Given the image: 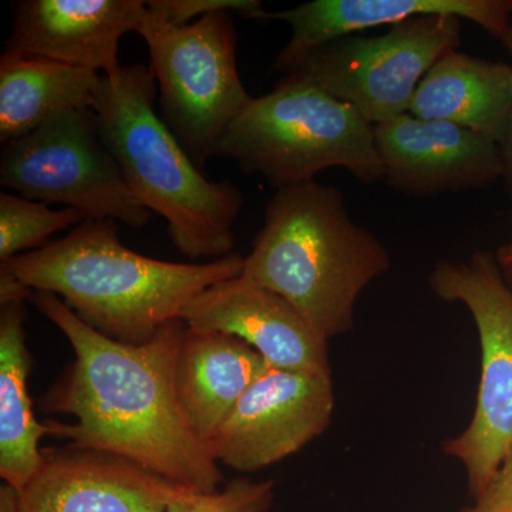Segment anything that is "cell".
Wrapping results in <instances>:
<instances>
[{"label":"cell","instance_id":"cb8c5ba5","mask_svg":"<svg viewBox=\"0 0 512 512\" xmlns=\"http://www.w3.org/2000/svg\"><path fill=\"white\" fill-rule=\"evenodd\" d=\"M33 293L35 291L20 281L18 276L0 266V306L25 303L29 298L32 299Z\"/></svg>","mask_w":512,"mask_h":512},{"label":"cell","instance_id":"603a6c76","mask_svg":"<svg viewBox=\"0 0 512 512\" xmlns=\"http://www.w3.org/2000/svg\"><path fill=\"white\" fill-rule=\"evenodd\" d=\"M461 512H512V453L485 485L474 503Z\"/></svg>","mask_w":512,"mask_h":512},{"label":"cell","instance_id":"ba28073f","mask_svg":"<svg viewBox=\"0 0 512 512\" xmlns=\"http://www.w3.org/2000/svg\"><path fill=\"white\" fill-rule=\"evenodd\" d=\"M0 184L29 200L74 208L87 220L143 228L153 215L128 188L93 109L60 111L6 143Z\"/></svg>","mask_w":512,"mask_h":512},{"label":"cell","instance_id":"e0dca14e","mask_svg":"<svg viewBox=\"0 0 512 512\" xmlns=\"http://www.w3.org/2000/svg\"><path fill=\"white\" fill-rule=\"evenodd\" d=\"M511 106V64L454 50L441 57L423 77L409 114L468 128L501 146Z\"/></svg>","mask_w":512,"mask_h":512},{"label":"cell","instance_id":"30bf717a","mask_svg":"<svg viewBox=\"0 0 512 512\" xmlns=\"http://www.w3.org/2000/svg\"><path fill=\"white\" fill-rule=\"evenodd\" d=\"M333 407L330 373L269 369L241 397L208 446L218 464L254 473L325 433Z\"/></svg>","mask_w":512,"mask_h":512},{"label":"cell","instance_id":"6da1fadb","mask_svg":"<svg viewBox=\"0 0 512 512\" xmlns=\"http://www.w3.org/2000/svg\"><path fill=\"white\" fill-rule=\"evenodd\" d=\"M37 311L69 340L72 365L42 400L50 436L70 446L126 458L198 493L222 483L220 464L185 416L174 382V363L185 328L167 323L146 345H124L87 326L55 293L35 292Z\"/></svg>","mask_w":512,"mask_h":512},{"label":"cell","instance_id":"83f0119b","mask_svg":"<svg viewBox=\"0 0 512 512\" xmlns=\"http://www.w3.org/2000/svg\"><path fill=\"white\" fill-rule=\"evenodd\" d=\"M501 268H504L505 271H507V278L510 279V282L512 284V265L501 266Z\"/></svg>","mask_w":512,"mask_h":512},{"label":"cell","instance_id":"4fadbf2b","mask_svg":"<svg viewBox=\"0 0 512 512\" xmlns=\"http://www.w3.org/2000/svg\"><path fill=\"white\" fill-rule=\"evenodd\" d=\"M5 52L114 76L121 69L120 40L140 32L141 0H22L15 5Z\"/></svg>","mask_w":512,"mask_h":512},{"label":"cell","instance_id":"3957f363","mask_svg":"<svg viewBox=\"0 0 512 512\" xmlns=\"http://www.w3.org/2000/svg\"><path fill=\"white\" fill-rule=\"evenodd\" d=\"M389 268L339 188L309 181L276 190L241 276L281 295L329 342L353 328L360 293Z\"/></svg>","mask_w":512,"mask_h":512},{"label":"cell","instance_id":"d6986e66","mask_svg":"<svg viewBox=\"0 0 512 512\" xmlns=\"http://www.w3.org/2000/svg\"><path fill=\"white\" fill-rule=\"evenodd\" d=\"M103 74L67 64L2 53L0 141L32 133L64 110L92 109Z\"/></svg>","mask_w":512,"mask_h":512},{"label":"cell","instance_id":"7402d4cb","mask_svg":"<svg viewBox=\"0 0 512 512\" xmlns=\"http://www.w3.org/2000/svg\"><path fill=\"white\" fill-rule=\"evenodd\" d=\"M147 10L151 18L171 26L188 25L217 12L255 20H268L269 13L258 0H151Z\"/></svg>","mask_w":512,"mask_h":512},{"label":"cell","instance_id":"52a82bcc","mask_svg":"<svg viewBox=\"0 0 512 512\" xmlns=\"http://www.w3.org/2000/svg\"><path fill=\"white\" fill-rule=\"evenodd\" d=\"M429 285L443 301L466 306L480 336L476 410L467 429L443 444L444 453L466 468L474 498L512 453V289L497 256L487 251L467 262L440 261Z\"/></svg>","mask_w":512,"mask_h":512},{"label":"cell","instance_id":"7a4b0ae2","mask_svg":"<svg viewBox=\"0 0 512 512\" xmlns=\"http://www.w3.org/2000/svg\"><path fill=\"white\" fill-rule=\"evenodd\" d=\"M244 256L181 264L137 254L113 220H86L66 237L2 262L35 292L55 293L82 322L124 345L150 342L205 289L238 278Z\"/></svg>","mask_w":512,"mask_h":512},{"label":"cell","instance_id":"ffe728a7","mask_svg":"<svg viewBox=\"0 0 512 512\" xmlns=\"http://www.w3.org/2000/svg\"><path fill=\"white\" fill-rule=\"evenodd\" d=\"M74 208L53 210L45 202L29 200L19 194L0 192V261L6 262L49 244L57 232L77 227L86 221Z\"/></svg>","mask_w":512,"mask_h":512},{"label":"cell","instance_id":"5bb4252c","mask_svg":"<svg viewBox=\"0 0 512 512\" xmlns=\"http://www.w3.org/2000/svg\"><path fill=\"white\" fill-rule=\"evenodd\" d=\"M181 319L247 342L271 369L330 373L328 340L278 293L247 279H228L192 299Z\"/></svg>","mask_w":512,"mask_h":512},{"label":"cell","instance_id":"277c9868","mask_svg":"<svg viewBox=\"0 0 512 512\" xmlns=\"http://www.w3.org/2000/svg\"><path fill=\"white\" fill-rule=\"evenodd\" d=\"M150 66H123L103 76L93 107L101 134L134 197L167 222L174 247L190 259L224 258L235 247L244 195L197 167L154 109Z\"/></svg>","mask_w":512,"mask_h":512},{"label":"cell","instance_id":"4316f807","mask_svg":"<svg viewBox=\"0 0 512 512\" xmlns=\"http://www.w3.org/2000/svg\"><path fill=\"white\" fill-rule=\"evenodd\" d=\"M497 259L501 266L512 265V241L498 249Z\"/></svg>","mask_w":512,"mask_h":512},{"label":"cell","instance_id":"7c38bea8","mask_svg":"<svg viewBox=\"0 0 512 512\" xmlns=\"http://www.w3.org/2000/svg\"><path fill=\"white\" fill-rule=\"evenodd\" d=\"M20 493L22 512H165L198 491L136 463L74 446L46 448Z\"/></svg>","mask_w":512,"mask_h":512},{"label":"cell","instance_id":"ac0fdd59","mask_svg":"<svg viewBox=\"0 0 512 512\" xmlns=\"http://www.w3.org/2000/svg\"><path fill=\"white\" fill-rule=\"evenodd\" d=\"M23 303L2 306L0 313V477L22 491L43 461L40 440L50 436L36 420L29 396L32 357L26 346Z\"/></svg>","mask_w":512,"mask_h":512},{"label":"cell","instance_id":"5b68a950","mask_svg":"<svg viewBox=\"0 0 512 512\" xmlns=\"http://www.w3.org/2000/svg\"><path fill=\"white\" fill-rule=\"evenodd\" d=\"M218 156L262 175L276 190L315 181L328 168H345L366 184L384 180L372 124L296 73L251 100L229 127Z\"/></svg>","mask_w":512,"mask_h":512},{"label":"cell","instance_id":"2e32d148","mask_svg":"<svg viewBox=\"0 0 512 512\" xmlns=\"http://www.w3.org/2000/svg\"><path fill=\"white\" fill-rule=\"evenodd\" d=\"M271 367L247 342L185 323L174 382L185 416L210 443L245 392Z\"/></svg>","mask_w":512,"mask_h":512},{"label":"cell","instance_id":"8fae6325","mask_svg":"<svg viewBox=\"0 0 512 512\" xmlns=\"http://www.w3.org/2000/svg\"><path fill=\"white\" fill-rule=\"evenodd\" d=\"M384 180L410 197L485 190L503 180L501 147L476 131L404 113L373 126Z\"/></svg>","mask_w":512,"mask_h":512},{"label":"cell","instance_id":"44dd1931","mask_svg":"<svg viewBox=\"0 0 512 512\" xmlns=\"http://www.w3.org/2000/svg\"><path fill=\"white\" fill-rule=\"evenodd\" d=\"M274 498V481L241 477L214 493H194L185 500L175 501L165 512H268Z\"/></svg>","mask_w":512,"mask_h":512},{"label":"cell","instance_id":"9c48e42d","mask_svg":"<svg viewBox=\"0 0 512 512\" xmlns=\"http://www.w3.org/2000/svg\"><path fill=\"white\" fill-rule=\"evenodd\" d=\"M460 43L457 16H417L390 26L384 35H350L323 43L286 74L311 80L376 126L409 113L423 77Z\"/></svg>","mask_w":512,"mask_h":512},{"label":"cell","instance_id":"9a60e30c","mask_svg":"<svg viewBox=\"0 0 512 512\" xmlns=\"http://www.w3.org/2000/svg\"><path fill=\"white\" fill-rule=\"evenodd\" d=\"M426 15H450L477 23L503 40L510 29L512 0H313L282 12L268 13V20H282L292 29L288 45L272 70L285 74L312 49L360 32L394 26Z\"/></svg>","mask_w":512,"mask_h":512},{"label":"cell","instance_id":"8992f818","mask_svg":"<svg viewBox=\"0 0 512 512\" xmlns=\"http://www.w3.org/2000/svg\"><path fill=\"white\" fill-rule=\"evenodd\" d=\"M138 35L150 52L161 119L204 171L218 156L229 127L254 99L239 76L232 13H211L171 26L157 22L147 10Z\"/></svg>","mask_w":512,"mask_h":512},{"label":"cell","instance_id":"d4e9b609","mask_svg":"<svg viewBox=\"0 0 512 512\" xmlns=\"http://www.w3.org/2000/svg\"><path fill=\"white\" fill-rule=\"evenodd\" d=\"M507 47L508 52L512 56V25L508 29L507 35L501 40ZM501 154H503L504 173L503 181L505 192H507L508 198L512 202V106L510 119H508L507 133H505L503 144H501Z\"/></svg>","mask_w":512,"mask_h":512},{"label":"cell","instance_id":"484cf974","mask_svg":"<svg viewBox=\"0 0 512 512\" xmlns=\"http://www.w3.org/2000/svg\"><path fill=\"white\" fill-rule=\"evenodd\" d=\"M0 512H22L19 490L6 483L0 487Z\"/></svg>","mask_w":512,"mask_h":512}]
</instances>
